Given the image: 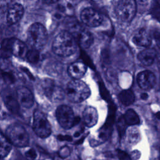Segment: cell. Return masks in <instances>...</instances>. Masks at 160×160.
Here are the masks:
<instances>
[{"mask_svg":"<svg viewBox=\"0 0 160 160\" xmlns=\"http://www.w3.org/2000/svg\"><path fill=\"white\" fill-rule=\"evenodd\" d=\"M78 42L70 32L67 31L59 32L52 42V50L61 56H68L74 54L78 48Z\"/></svg>","mask_w":160,"mask_h":160,"instance_id":"1","label":"cell"},{"mask_svg":"<svg viewBox=\"0 0 160 160\" xmlns=\"http://www.w3.org/2000/svg\"><path fill=\"white\" fill-rule=\"evenodd\" d=\"M65 94L70 101L78 103L89 98L91 91L89 86L84 82L79 79H74L68 84Z\"/></svg>","mask_w":160,"mask_h":160,"instance_id":"2","label":"cell"},{"mask_svg":"<svg viewBox=\"0 0 160 160\" xmlns=\"http://www.w3.org/2000/svg\"><path fill=\"white\" fill-rule=\"evenodd\" d=\"M48 34L45 28L40 23H34L28 29L27 41L28 44L35 50L42 49L46 44Z\"/></svg>","mask_w":160,"mask_h":160,"instance_id":"3","label":"cell"},{"mask_svg":"<svg viewBox=\"0 0 160 160\" xmlns=\"http://www.w3.org/2000/svg\"><path fill=\"white\" fill-rule=\"evenodd\" d=\"M6 138L11 142L18 147H25L29 144V135L20 124H13L9 126L6 130Z\"/></svg>","mask_w":160,"mask_h":160,"instance_id":"4","label":"cell"},{"mask_svg":"<svg viewBox=\"0 0 160 160\" xmlns=\"http://www.w3.org/2000/svg\"><path fill=\"white\" fill-rule=\"evenodd\" d=\"M136 12V3L132 0H121L117 2L115 12L118 19L123 23H129Z\"/></svg>","mask_w":160,"mask_h":160,"instance_id":"5","label":"cell"},{"mask_svg":"<svg viewBox=\"0 0 160 160\" xmlns=\"http://www.w3.org/2000/svg\"><path fill=\"white\" fill-rule=\"evenodd\" d=\"M56 118L58 122L64 129H70L76 125L80 118L74 115L71 108L66 105H62L56 110Z\"/></svg>","mask_w":160,"mask_h":160,"instance_id":"6","label":"cell"},{"mask_svg":"<svg viewBox=\"0 0 160 160\" xmlns=\"http://www.w3.org/2000/svg\"><path fill=\"white\" fill-rule=\"evenodd\" d=\"M32 127L34 132L40 138H46L51 133V124L46 115L39 110L34 112Z\"/></svg>","mask_w":160,"mask_h":160,"instance_id":"7","label":"cell"},{"mask_svg":"<svg viewBox=\"0 0 160 160\" xmlns=\"http://www.w3.org/2000/svg\"><path fill=\"white\" fill-rule=\"evenodd\" d=\"M1 48L9 51L11 54L21 58L26 56L28 51L26 46L16 38L4 39L2 42Z\"/></svg>","mask_w":160,"mask_h":160,"instance_id":"8","label":"cell"},{"mask_svg":"<svg viewBox=\"0 0 160 160\" xmlns=\"http://www.w3.org/2000/svg\"><path fill=\"white\" fill-rule=\"evenodd\" d=\"M42 87L45 95L52 101L61 100L64 96L65 91L62 88L56 85L52 79H44Z\"/></svg>","mask_w":160,"mask_h":160,"instance_id":"9","label":"cell"},{"mask_svg":"<svg viewBox=\"0 0 160 160\" xmlns=\"http://www.w3.org/2000/svg\"><path fill=\"white\" fill-rule=\"evenodd\" d=\"M80 18L84 24L91 28L99 26L103 20L102 15L92 8L83 9L81 12Z\"/></svg>","mask_w":160,"mask_h":160,"instance_id":"10","label":"cell"},{"mask_svg":"<svg viewBox=\"0 0 160 160\" xmlns=\"http://www.w3.org/2000/svg\"><path fill=\"white\" fill-rule=\"evenodd\" d=\"M137 81L139 86L144 90H149L156 84V78L154 74L150 71L140 72L137 76Z\"/></svg>","mask_w":160,"mask_h":160,"instance_id":"11","label":"cell"},{"mask_svg":"<svg viewBox=\"0 0 160 160\" xmlns=\"http://www.w3.org/2000/svg\"><path fill=\"white\" fill-rule=\"evenodd\" d=\"M16 96L19 105L26 108L32 107L34 104V97L31 91L25 87H21L16 91Z\"/></svg>","mask_w":160,"mask_h":160,"instance_id":"12","label":"cell"},{"mask_svg":"<svg viewBox=\"0 0 160 160\" xmlns=\"http://www.w3.org/2000/svg\"><path fill=\"white\" fill-rule=\"evenodd\" d=\"M132 42L136 46L148 48L151 44L152 37L146 29L141 28L134 32L132 36Z\"/></svg>","mask_w":160,"mask_h":160,"instance_id":"13","label":"cell"},{"mask_svg":"<svg viewBox=\"0 0 160 160\" xmlns=\"http://www.w3.org/2000/svg\"><path fill=\"white\" fill-rule=\"evenodd\" d=\"M1 94L7 108L13 114L18 113L19 111V104L12 91L9 89H4Z\"/></svg>","mask_w":160,"mask_h":160,"instance_id":"14","label":"cell"},{"mask_svg":"<svg viewBox=\"0 0 160 160\" xmlns=\"http://www.w3.org/2000/svg\"><path fill=\"white\" fill-rule=\"evenodd\" d=\"M24 12V9L21 4L15 3L9 9L7 14V21L10 24L18 22L22 18Z\"/></svg>","mask_w":160,"mask_h":160,"instance_id":"15","label":"cell"},{"mask_svg":"<svg viewBox=\"0 0 160 160\" xmlns=\"http://www.w3.org/2000/svg\"><path fill=\"white\" fill-rule=\"evenodd\" d=\"M74 38L78 44L83 49L89 48L94 41L92 34L89 31L83 28L74 36Z\"/></svg>","mask_w":160,"mask_h":160,"instance_id":"16","label":"cell"},{"mask_svg":"<svg viewBox=\"0 0 160 160\" xmlns=\"http://www.w3.org/2000/svg\"><path fill=\"white\" fill-rule=\"evenodd\" d=\"M82 117L84 123L89 128L96 125L98 121V113L97 110L92 106H88L84 109Z\"/></svg>","mask_w":160,"mask_h":160,"instance_id":"17","label":"cell"},{"mask_svg":"<svg viewBox=\"0 0 160 160\" xmlns=\"http://www.w3.org/2000/svg\"><path fill=\"white\" fill-rule=\"evenodd\" d=\"M86 70V65L84 62L79 61L71 64L68 68V72L69 76L74 79L81 78L85 74Z\"/></svg>","mask_w":160,"mask_h":160,"instance_id":"18","label":"cell"},{"mask_svg":"<svg viewBox=\"0 0 160 160\" xmlns=\"http://www.w3.org/2000/svg\"><path fill=\"white\" fill-rule=\"evenodd\" d=\"M156 52L154 49L147 48L141 51L138 55V59L144 66H151L155 61Z\"/></svg>","mask_w":160,"mask_h":160,"instance_id":"19","label":"cell"},{"mask_svg":"<svg viewBox=\"0 0 160 160\" xmlns=\"http://www.w3.org/2000/svg\"><path fill=\"white\" fill-rule=\"evenodd\" d=\"M126 123L128 126H135L138 125L140 122L138 114L135 112L134 109H129L122 116Z\"/></svg>","mask_w":160,"mask_h":160,"instance_id":"20","label":"cell"},{"mask_svg":"<svg viewBox=\"0 0 160 160\" xmlns=\"http://www.w3.org/2000/svg\"><path fill=\"white\" fill-rule=\"evenodd\" d=\"M120 102L124 106H129L134 101L135 96L133 92L130 89H124L118 95Z\"/></svg>","mask_w":160,"mask_h":160,"instance_id":"21","label":"cell"},{"mask_svg":"<svg viewBox=\"0 0 160 160\" xmlns=\"http://www.w3.org/2000/svg\"><path fill=\"white\" fill-rule=\"evenodd\" d=\"M11 149V144L0 131V158L7 156Z\"/></svg>","mask_w":160,"mask_h":160,"instance_id":"22","label":"cell"},{"mask_svg":"<svg viewBox=\"0 0 160 160\" xmlns=\"http://www.w3.org/2000/svg\"><path fill=\"white\" fill-rule=\"evenodd\" d=\"M141 139L140 132L138 128L136 127H131L128 130L127 139L131 144H136Z\"/></svg>","mask_w":160,"mask_h":160,"instance_id":"23","label":"cell"},{"mask_svg":"<svg viewBox=\"0 0 160 160\" xmlns=\"http://www.w3.org/2000/svg\"><path fill=\"white\" fill-rule=\"evenodd\" d=\"M26 56L29 62L35 63L39 61L40 54L38 50L33 49V50L28 51Z\"/></svg>","mask_w":160,"mask_h":160,"instance_id":"24","label":"cell"},{"mask_svg":"<svg viewBox=\"0 0 160 160\" xmlns=\"http://www.w3.org/2000/svg\"><path fill=\"white\" fill-rule=\"evenodd\" d=\"M127 126L128 125L126 124L123 117L121 116L119 119L118 122V124H117V128H118V132H119V134L120 137H122L125 134Z\"/></svg>","mask_w":160,"mask_h":160,"instance_id":"25","label":"cell"},{"mask_svg":"<svg viewBox=\"0 0 160 160\" xmlns=\"http://www.w3.org/2000/svg\"><path fill=\"white\" fill-rule=\"evenodd\" d=\"M2 78L5 82L11 84L15 82V77L11 72H3L1 74Z\"/></svg>","mask_w":160,"mask_h":160,"instance_id":"26","label":"cell"},{"mask_svg":"<svg viewBox=\"0 0 160 160\" xmlns=\"http://www.w3.org/2000/svg\"><path fill=\"white\" fill-rule=\"evenodd\" d=\"M151 13L154 18L160 22V5L158 2H155L152 6Z\"/></svg>","mask_w":160,"mask_h":160,"instance_id":"27","label":"cell"},{"mask_svg":"<svg viewBox=\"0 0 160 160\" xmlns=\"http://www.w3.org/2000/svg\"><path fill=\"white\" fill-rule=\"evenodd\" d=\"M117 155L119 160H131V158L129 156V155L122 150L118 149Z\"/></svg>","mask_w":160,"mask_h":160,"instance_id":"28","label":"cell"},{"mask_svg":"<svg viewBox=\"0 0 160 160\" xmlns=\"http://www.w3.org/2000/svg\"><path fill=\"white\" fill-rule=\"evenodd\" d=\"M25 156L27 158H28L31 160H34L37 157V153L34 149L31 148L26 152Z\"/></svg>","mask_w":160,"mask_h":160,"instance_id":"29","label":"cell"},{"mask_svg":"<svg viewBox=\"0 0 160 160\" xmlns=\"http://www.w3.org/2000/svg\"><path fill=\"white\" fill-rule=\"evenodd\" d=\"M153 37L155 39V42L159 48V49L160 50V32L159 31H155L153 34Z\"/></svg>","mask_w":160,"mask_h":160,"instance_id":"30","label":"cell"},{"mask_svg":"<svg viewBox=\"0 0 160 160\" xmlns=\"http://www.w3.org/2000/svg\"><path fill=\"white\" fill-rule=\"evenodd\" d=\"M21 70H22L24 73H26V74L28 76V78H29L30 79L32 80V81L34 79V77L33 76V75L32 74V73L29 71V70L28 68H25V67L21 66Z\"/></svg>","mask_w":160,"mask_h":160,"instance_id":"31","label":"cell"},{"mask_svg":"<svg viewBox=\"0 0 160 160\" xmlns=\"http://www.w3.org/2000/svg\"><path fill=\"white\" fill-rule=\"evenodd\" d=\"M58 140L61 141H72V138L70 136H68V135H58Z\"/></svg>","mask_w":160,"mask_h":160,"instance_id":"32","label":"cell"},{"mask_svg":"<svg viewBox=\"0 0 160 160\" xmlns=\"http://www.w3.org/2000/svg\"><path fill=\"white\" fill-rule=\"evenodd\" d=\"M11 54L9 51H8L2 48H1L0 49V56L2 58H8V57H9V56H11Z\"/></svg>","mask_w":160,"mask_h":160,"instance_id":"33","label":"cell"},{"mask_svg":"<svg viewBox=\"0 0 160 160\" xmlns=\"http://www.w3.org/2000/svg\"><path fill=\"white\" fill-rule=\"evenodd\" d=\"M141 99L145 100L148 98V95L147 93H142L141 94Z\"/></svg>","mask_w":160,"mask_h":160,"instance_id":"34","label":"cell"},{"mask_svg":"<svg viewBox=\"0 0 160 160\" xmlns=\"http://www.w3.org/2000/svg\"><path fill=\"white\" fill-rule=\"evenodd\" d=\"M155 116H156V118H157L158 119H160V111H158V112H157L156 113Z\"/></svg>","mask_w":160,"mask_h":160,"instance_id":"35","label":"cell"},{"mask_svg":"<svg viewBox=\"0 0 160 160\" xmlns=\"http://www.w3.org/2000/svg\"><path fill=\"white\" fill-rule=\"evenodd\" d=\"M159 86H160V76H159Z\"/></svg>","mask_w":160,"mask_h":160,"instance_id":"36","label":"cell"}]
</instances>
